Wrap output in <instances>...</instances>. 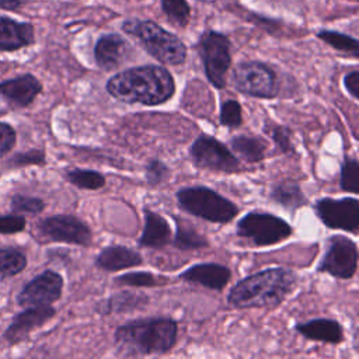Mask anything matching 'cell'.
Here are the masks:
<instances>
[{
  "mask_svg": "<svg viewBox=\"0 0 359 359\" xmlns=\"http://www.w3.org/2000/svg\"><path fill=\"white\" fill-rule=\"evenodd\" d=\"M231 151L247 163H259L265 158L266 143L250 135H237L230 139Z\"/></svg>",
  "mask_w": 359,
  "mask_h": 359,
  "instance_id": "obj_24",
  "label": "cell"
},
{
  "mask_svg": "<svg viewBox=\"0 0 359 359\" xmlns=\"http://www.w3.org/2000/svg\"><path fill=\"white\" fill-rule=\"evenodd\" d=\"M344 87L353 100H359V72L356 69L345 74Z\"/></svg>",
  "mask_w": 359,
  "mask_h": 359,
  "instance_id": "obj_39",
  "label": "cell"
},
{
  "mask_svg": "<svg viewBox=\"0 0 359 359\" xmlns=\"http://www.w3.org/2000/svg\"><path fill=\"white\" fill-rule=\"evenodd\" d=\"M105 88L118 101L154 107L172 98L175 81L165 67L143 65L114 74Z\"/></svg>",
  "mask_w": 359,
  "mask_h": 359,
  "instance_id": "obj_1",
  "label": "cell"
},
{
  "mask_svg": "<svg viewBox=\"0 0 359 359\" xmlns=\"http://www.w3.org/2000/svg\"><path fill=\"white\" fill-rule=\"evenodd\" d=\"M35 234L39 241L65 243L88 247L93 233L88 224L77 216L59 213L41 219L35 224Z\"/></svg>",
  "mask_w": 359,
  "mask_h": 359,
  "instance_id": "obj_9",
  "label": "cell"
},
{
  "mask_svg": "<svg viewBox=\"0 0 359 359\" xmlns=\"http://www.w3.org/2000/svg\"><path fill=\"white\" fill-rule=\"evenodd\" d=\"M178 208L184 212L210 223L226 224L238 213L230 199L208 187H184L175 192Z\"/></svg>",
  "mask_w": 359,
  "mask_h": 359,
  "instance_id": "obj_5",
  "label": "cell"
},
{
  "mask_svg": "<svg viewBox=\"0 0 359 359\" xmlns=\"http://www.w3.org/2000/svg\"><path fill=\"white\" fill-rule=\"evenodd\" d=\"M177 223V230L175 236L171 240L172 245L181 251H188V250H199V248H206L209 245L208 238L203 234H199L194 227L187 226L184 222L178 220L175 217Z\"/></svg>",
  "mask_w": 359,
  "mask_h": 359,
  "instance_id": "obj_27",
  "label": "cell"
},
{
  "mask_svg": "<svg viewBox=\"0 0 359 359\" xmlns=\"http://www.w3.org/2000/svg\"><path fill=\"white\" fill-rule=\"evenodd\" d=\"M294 330L304 338L325 344H341L344 341V330L339 321L332 318H313L297 323Z\"/></svg>",
  "mask_w": 359,
  "mask_h": 359,
  "instance_id": "obj_20",
  "label": "cell"
},
{
  "mask_svg": "<svg viewBox=\"0 0 359 359\" xmlns=\"http://www.w3.org/2000/svg\"><path fill=\"white\" fill-rule=\"evenodd\" d=\"M236 234L255 247H266L287 240L293 229L279 216L265 210H251L237 222Z\"/></svg>",
  "mask_w": 359,
  "mask_h": 359,
  "instance_id": "obj_6",
  "label": "cell"
},
{
  "mask_svg": "<svg viewBox=\"0 0 359 359\" xmlns=\"http://www.w3.org/2000/svg\"><path fill=\"white\" fill-rule=\"evenodd\" d=\"M56 316V309L48 306H28L13 316L10 324L3 332V339L10 345H18L27 341L32 331L43 327Z\"/></svg>",
  "mask_w": 359,
  "mask_h": 359,
  "instance_id": "obj_14",
  "label": "cell"
},
{
  "mask_svg": "<svg viewBox=\"0 0 359 359\" xmlns=\"http://www.w3.org/2000/svg\"><path fill=\"white\" fill-rule=\"evenodd\" d=\"M27 229V219L24 215L18 213H6L0 215V234L1 236H14L22 233Z\"/></svg>",
  "mask_w": 359,
  "mask_h": 359,
  "instance_id": "obj_37",
  "label": "cell"
},
{
  "mask_svg": "<svg viewBox=\"0 0 359 359\" xmlns=\"http://www.w3.org/2000/svg\"><path fill=\"white\" fill-rule=\"evenodd\" d=\"M28 265L27 254L14 245L0 247V279H8L21 273Z\"/></svg>",
  "mask_w": 359,
  "mask_h": 359,
  "instance_id": "obj_25",
  "label": "cell"
},
{
  "mask_svg": "<svg viewBox=\"0 0 359 359\" xmlns=\"http://www.w3.org/2000/svg\"><path fill=\"white\" fill-rule=\"evenodd\" d=\"M324 226L356 234L359 231V201L356 198H320L314 203Z\"/></svg>",
  "mask_w": 359,
  "mask_h": 359,
  "instance_id": "obj_12",
  "label": "cell"
},
{
  "mask_svg": "<svg viewBox=\"0 0 359 359\" xmlns=\"http://www.w3.org/2000/svg\"><path fill=\"white\" fill-rule=\"evenodd\" d=\"M233 84L237 91L252 98L269 100L279 93L275 70L259 60L240 62L233 70Z\"/></svg>",
  "mask_w": 359,
  "mask_h": 359,
  "instance_id": "obj_8",
  "label": "cell"
},
{
  "mask_svg": "<svg viewBox=\"0 0 359 359\" xmlns=\"http://www.w3.org/2000/svg\"><path fill=\"white\" fill-rule=\"evenodd\" d=\"M45 164H46V153L43 149H38V147L14 153L11 157L6 160L7 168H24L31 165L42 167Z\"/></svg>",
  "mask_w": 359,
  "mask_h": 359,
  "instance_id": "obj_32",
  "label": "cell"
},
{
  "mask_svg": "<svg viewBox=\"0 0 359 359\" xmlns=\"http://www.w3.org/2000/svg\"><path fill=\"white\" fill-rule=\"evenodd\" d=\"M317 38L328 43L331 48L351 55L352 57L359 56V42L356 38L351 35H346L338 31H331V29H321L317 32Z\"/></svg>",
  "mask_w": 359,
  "mask_h": 359,
  "instance_id": "obj_28",
  "label": "cell"
},
{
  "mask_svg": "<svg viewBox=\"0 0 359 359\" xmlns=\"http://www.w3.org/2000/svg\"><path fill=\"white\" fill-rule=\"evenodd\" d=\"M146 182L151 187L160 185L170 177V167L163 163L160 158H151L144 167Z\"/></svg>",
  "mask_w": 359,
  "mask_h": 359,
  "instance_id": "obj_36",
  "label": "cell"
},
{
  "mask_svg": "<svg viewBox=\"0 0 359 359\" xmlns=\"http://www.w3.org/2000/svg\"><path fill=\"white\" fill-rule=\"evenodd\" d=\"M143 213L144 224L142 234L137 238V244L147 248H163L171 243V229L168 222L149 208H144Z\"/></svg>",
  "mask_w": 359,
  "mask_h": 359,
  "instance_id": "obj_21",
  "label": "cell"
},
{
  "mask_svg": "<svg viewBox=\"0 0 359 359\" xmlns=\"http://www.w3.org/2000/svg\"><path fill=\"white\" fill-rule=\"evenodd\" d=\"M122 29L135 36L146 52L163 65L178 66L187 59L185 43L175 34L151 20L130 18L122 22Z\"/></svg>",
  "mask_w": 359,
  "mask_h": 359,
  "instance_id": "obj_4",
  "label": "cell"
},
{
  "mask_svg": "<svg viewBox=\"0 0 359 359\" xmlns=\"http://www.w3.org/2000/svg\"><path fill=\"white\" fill-rule=\"evenodd\" d=\"M181 280L188 283H196L210 290H223L231 279V272L226 265L216 262L195 264L180 273Z\"/></svg>",
  "mask_w": 359,
  "mask_h": 359,
  "instance_id": "obj_17",
  "label": "cell"
},
{
  "mask_svg": "<svg viewBox=\"0 0 359 359\" xmlns=\"http://www.w3.org/2000/svg\"><path fill=\"white\" fill-rule=\"evenodd\" d=\"M189 157L195 167L222 172H237L241 170L238 157L220 140L206 133L199 135L189 147Z\"/></svg>",
  "mask_w": 359,
  "mask_h": 359,
  "instance_id": "obj_10",
  "label": "cell"
},
{
  "mask_svg": "<svg viewBox=\"0 0 359 359\" xmlns=\"http://www.w3.org/2000/svg\"><path fill=\"white\" fill-rule=\"evenodd\" d=\"M339 187L342 191L351 194L359 192V163L355 157H348L342 163Z\"/></svg>",
  "mask_w": 359,
  "mask_h": 359,
  "instance_id": "obj_33",
  "label": "cell"
},
{
  "mask_svg": "<svg viewBox=\"0 0 359 359\" xmlns=\"http://www.w3.org/2000/svg\"><path fill=\"white\" fill-rule=\"evenodd\" d=\"M149 303V297L143 293H136L132 290H121L105 300H101L95 304V311L100 316L108 314H122L143 309Z\"/></svg>",
  "mask_w": 359,
  "mask_h": 359,
  "instance_id": "obj_22",
  "label": "cell"
},
{
  "mask_svg": "<svg viewBox=\"0 0 359 359\" xmlns=\"http://www.w3.org/2000/svg\"><path fill=\"white\" fill-rule=\"evenodd\" d=\"M42 90L41 80L32 73H22L0 81V98L14 109L28 108Z\"/></svg>",
  "mask_w": 359,
  "mask_h": 359,
  "instance_id": "obj_15",
  "label": "cell"
},
{
  "mask_svg": "<svg viewBox=\"0 0 359 359\" xmlns=\"http://www.w3.org/2000/svg\"><path fill=\"white\" fill-rule=\"evenodd\" d=\"M177 337L178 324L170 317L135 318L115 330L114 345L123 356L161 355L172 349Z\"/></svg>",
  "mask_w": 359,
  "mask_h": 359,
  "instance_id": "obj_2",
  "label": "cell"
},
{
  "mask_svg": "<svg viewBox=\"0 0 359 359\" xmlns=\"http://www.w3.org/2000/svg\"><path fill=\"white\" fill-rule=\"evenodd\" d=\"M114 280L116 285L133 286V287H157V286L168 283L167 276L154 275V273L146 272V271H135V272L122 273V275L116 276Z\"/></svg>",
  "mask_w": 359,
  "mask_h": 359,
  "instance_id": "obj_29",
  "label": "cell"
},
{
  "mask_svg": "<svg viewBox=\"0 0 359 359\" xmlns=\"http://www.w3.org/2000/svg\"><path fill=\"white\" fill-rule=\"evenodd\" d=\"M196 49L208 81L219 90L224 88L226 74L231 66L230 39L219 31L208 29L201 35Z\"/></svg>",
  "mask_w": 359,
  "mask_h": 359,
  "instance_id": "obj_7",
  "label": "cell"
},
{
  "mask_svg": "<svg viewBox=\"0 0 359 359\" xmlns=\"http://www.w3.org/2000/svg\"><path fill=\"white\" fill-rule=\"evenodd\" d=\"M265 130L269 133L272 142L282 154H296L294 144L292 142L293 132L289 126L278 125L269 121L265 123Z\"/></svg>",
  "mask_w": 359,
  "mask_h": 359,
  "instance_id": "obj_31",
  "label": "cell"
},
{
  "mask_svg": "<svg viewBox=\"0 0 359 359\" xmlns=\"http://www.w3.org/2000/svg\"><path fill=\"white\" fill-rule=\"evenodd\" d=\"M35 43V27L0 14V52H17Z\"/></svg>",
  "mask_w": 359,
  "mask_h": 359,
  "instance_id": "obj_16",
  "label": "cell"
},
{
  "mask_svg": "<svg viewBox=\"0 0 359 359\" xmlns=\"http://www.w3.org/2000/svg\"><path fill=\"white\" fill-rule=\"evenodd\" d=\"M196 1L203 3V4H213V3H216V1H219V0H196Z\"/></svg>",
  "mask_w": 359,
  "mask_h": 359,
  "instance_id": "obj_41",
  "label": "cell"
},
{
  "mask_svg": "<svg viewBox=\"0 0 359 359\" xmlns=\"http://www.w3.org/2000/svg\"><path fill=\"white\" fill-rule=\"evenodd\" d=\"M65 180L79 189L97 191L105 187V177L90 168H69L63 172Z\"/></svg>",
  "mask_w": 359,
  "mask_h": 359,
  "instance_id": "obj_26",
  "label": "cell"
},
{
  "mask_svg": "<svg viewBox=\"0 0 359 359\" xmlns=\"http://www.w3.org/2000/svg\"><path fill=\"white\" fill-rule=\"evenodd\" d=\"M94 264L98 269L105 272H116L142 265L143 258L133 248L122 244H109L97 254Z\"/></svg>",
  "mask_w": 359,
  "mask_h": 359,
  "instance_id": "obj_19",
  "label": "cell"
},
{
  "mask_svg": "<svg viewBox=\"0 0 359 359\" xmlns=\"http://www.w3.org/2000/svg\"><path fill=\"white\" fill-rule=\"evenodd\" d=\"M46 203L42 198L38 196H31V195H24V194H14L10 198V210L13 213L18 215H39L45 210Z\"/></svg>",
  "mask_w": 359,
  "mask_h": 359,
  "instance_id": "obj_30",
  "label": "cell"
},
{
  "mask_svg": "<svg viewBox=\"0 0 359 359\" xmlns=\"http://www.w3.org/2000/svg\"><path fill=\"white\" fill-rule=\"evenodd\" d=\"M219 121L222 126L226 128H237L243 122V109L237 100L229 98L220 104Z\"/></svg>",
  "mask_w": 359,
  "mask_h": 359,
  "instance_id": "obj_35",
  "label": "cell"
},
{
  "mask_svg": "<svg viewBox=\"0 0 359 359\" xmlns=\"http://www.w3.org/2000/svg\"><path fill=\"white\" fill-rule=\"evenodd\" d=\"M28 0H0V10L18 11L25 7Z\"/></svg>",
  "mask_w": 359,
  "mask_h": 359,
  "instance_id": "obj_40",
  "label": "cell"
},
{
  "mask_svg": "<svg viewBox=\"0 0 359 359\" xmlns=\"http://www.w3.org/2000/svg\"><path fill=\"white\" fill-rule=\"evenodd\" d=\"M128 41L119 34L111 32L101 35L94 46V59L100 69L109 72L116 69L129 53Z\"/></svg>",
  "mask_w": 359,
  "mask_h": 359,
  "instance_id": "obj_18",
  "label": "cell"
},
{
  "mask_svg": "<svg viewBox=\"0 0 359 359\" xmlns=\"http://www.w3.org/2000/svg\"><path fill=\"white\" fill-rule=\"evenodd\" d=\"M17 144V130L15 128L4 121H0V158L11 153Z\"/></svg>",
  "mask_w": 359,
  "mask_h": 359,
  "instance_id": "obj_38",
  "label": "cell"
},
{
  "mask_svg": "<svg viewBox=\"0 0 359 359\" xmlns=\"http://www.w3.org/2000/svg\"><path fill=\"white\" fill-rule=\"evenodd\" d=\"M161 8L175 25L185 27L188 24L191 8L187 0H161Z\"/></svg>",
  "mask_w": 359,
  "mask_h": 359,
  "instance_id": "obj_34",
  "label": "cell"
},
{
  "mask_svg": "<svg viewBox=\"0 0 359 359\" xmlns=\"http://www.w3.org/2000/svg\"><path fill=\"white\" fill-rule=\"evenodd\" d=\"M297 285V275L287 268H268L238 280L227 294L236 309H255L280 304Z\"/></svg>",
  "mask_w": 359,
  "mask_h": 359,
  "instance_id": "obj_3",
  "label": "cell"
},
{
  "mask_svg": "<svg viewBox=\"0 0 359 359\" xmlns=\"http://www.w3.org/2000/svg\"><path fill=\"white\" fill-rule=\"evenodd\" d=\"M269 198L289 212H296L307 205V198L302 191L300 184L293 178L280 180L271 188Z\"/></svg>",
  "mask_w": 359,
  "mask_h": 359,
  "instance_id": "obj_23",
  "label": "cell"
},
{
  "mask_svg": "<svg viewBox=\"0 0 359 359\" xmlns=\"http://www.w3.org/2000/svg\"><path fill=\"white\" fill-rule=\"evenodd\" d=\"M63 286L65 279L59 272L45 269L21 287L15 297L17 304L20 307L53 304L62 297Z\"/></svg>",
  "mask_w": 359,
  "mask_h": 359,
  "instance_id": "obj_13",
  "label": "cell"
},
{
  "mask_svg": "<svg viewBox=\"0 0 359 359\" xmlns=\"http://www.w3.org/2000/svg\"><path fill=\"white\" fill-rule=\"evenodd\" d=\"M358 258V245L352 238L331 236L327 240V250L317 265V272L348 280L356 273Z\"/></svg>",
  "mask_w": 359,
  "mask_h": 359,
  "instance_id": "obj_11",
  "label": "cell"
}]
</instances>
